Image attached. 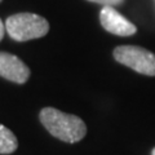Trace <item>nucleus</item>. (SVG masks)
Masks as SVG:
<instances>
[{"instance_id": "obj_6", "label": "nucleus", "mask_w": 155, "mask_h": 155, "mask_svg": "<svg viewBox=\"0 0 155 155\" xmlns=\"http://www.w3.org/2000/svg\"><path fill=\"white\" fill-rule=\"evenodd\" d=\"M18 141L16 136L5 125L0 124V154H12L17 150Z\"/></svg>"}, {"instance_id": "obj_2", "label": "nucleus", "mask_w": 155, "mask_h": 155, "mask_svg": "<svg viewBox=\"0 0 155 155\" xmlns=\"http://www.w3.org/2000/svg\"><path fill=\"white\" fill-rule=\"evenodd\" d=\"M8 35L16 41H27L45 36L49 31L48 21L34 13H17L5 21Z\"/></svg>"}, {"instance_id": "obj_9", "label": "nucleus", "mask_w": 155, "mask_h": 155, "mask_svg": "<svg viewBox=\"0 0 155 155\" xmlns=\"http://www.w3.org/2000/svg\"><path fill=\"white\" fill-rule=\"evenodd\" d=\"M153 155H155V147H154V150H153Z\"/></svg>"}, {"instance_id": "obj_10", "label": "nucleus", "mask_w": 155, "mask_h": 155, "mask_svg": "<svg viewBox=\"0 0 155 155\" xmlns=\"http://www.w3.org/2000/svg\"><path fill=\"white\" fill-rule=\"evenodd\" d=\"M2 2H3V0H0V3H2Z\"/></svg>"}, {"instance_id": "obj_7", "label": "nucleus", "mask_w": 155, "mask_h": 155, "mask_svg": "<svg viewBox=\"0 0 155 155\" xmlns=\"http://www.w3.org/2000/svg\"><path fill=\"white\" fill-rule=\"evenodd\" d=\"M91 3H96V4H101L104 7H115V5H120L124 3V0H87Z\"/></svg>"}, {"instance_id": "obj_8", "label": "nucleus", "mask_w": 155, "mask_h": 155, "mask_svg": "<svg viewBox=\"0 0 155 155\" xmlns=\"http://www.w3.org/2000/svg\"><path fill=\"white\" fill-rule=\"evenodd\" d=\"M4 32H5V23H3L2 18H0V41H2L4 38Z\"/></svg>"}, {"instance_id": "obj_1", "label": "nucleus", "mask_w": 155, "mask_h": 155, "mask_svg": "<svg viewBox=\"0 0 155 155\" xmlns=\"http://www.w3.org/2000/svg\"><path fill=\"white\" fill-rule=\"evenodd\" d=\"M39 118L53 137L64 142H79L87 133V125L79 116L62 113L54 107H44L39 114Z\"/></svg>"}, {"instance_id": "obj_3", "label": "nucleus", "mask_w": 155, "mask_h": 155, "mask_svg": "<svg viewBox=\"0 0 155 155\" xmlns=\"http://www.w3.org/2000/svg\"><path fill=\"white\" fill-rule=\"evenodd\" d=\"M114 58L138 74L155 76V54L137 45H120L114 49Z\"/></svg>"}, {"instance_id": "obj_5", "label": "nucleus", "mask_w": 155, "mask_h": 155, "mask_svg": "<svg viewBox=\"0 0 155 155\" xmlns=\"http://www.w3.org/2000/svg\"><path fill=\"white\" fill-rule=\"evenodd\" d=\"M0 76L13 83L23 84L30 78V69L17 56L0 52Z\"/></svg>"}, {"instance_id": "obj_4", "label": "nucleus", "mask_w": 155, "mask_h": 155, "mask_svg": "<svg viewBox=\"0 0 155 155\" xmlns=\"http://www.w3.org/2000/svg\"><path fill=\"white\" fill-rule=\"evenodd\" d=\"M100 22L105 30L113 35L132 36L137 32V27L123 14H120L114 7H104L101 9Z\"/></svg>"}]
</instances>
